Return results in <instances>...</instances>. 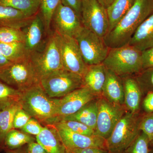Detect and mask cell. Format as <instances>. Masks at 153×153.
<instances>
[{
  "instance_id": "6da1fadb",
  "label": "cell",
  "mask_w": 153,
  "mask_h": 153,
  "mask_svg": "<svg viewBox=\"0 0 153 153\" xmlns=\"http://www.w3.org/2000/svg\"><path fill=\"white\" fill-rule=\"evenodd\" d=\"M153 12L151 0H135L133 5L104 38L109 49L128 45L140 25Z\"/></svg>"
},
{
  "instance_id": "7a4b0ae2",
  "label": "cell",
  "mask_w": 153,
  "mask_h": 153,
  "mask_svg": "<svg viewBox=\"0 0 153 153\" xmlns=\"http://www.w3.org/2000/svg\"><path fill=\"white\" fill-rule=\"evenodd\" d=\"M59 99L49 97L39 83L23 91L21 103L31 117L48 125L55 117Z\"/></svg>"
},
{
  "instance_id": "3957f363",
  "label": "cell",
  "mask_w": 153,
  "mask_h": 153,
  "mask_svg": "<svg viewBox=\"0 0 153 153\" xmlns=\"http://www.w3.org/2000/svg\"><path fill=\"white\" fill-rule=\"evenodd\" d=\"M102 63L120 76L137 74L143 70L141 52L129 45L110 49Z\"/></svg>"
},
{
  "instance_id": "277c9868",
  "label": "cell",
  "mask_w": 153,
  "mask_h": 153,
  "mask_svg": "<svg viewBox=\"0 0 153 153\" xmlns=\"http://www.w3.org/2000/svg\"><path fill=\"white\" fill-rule=\"evenodd\" d=\"M141 119L137 113L127 111L106 140L110 153H124L140 133Z\"/></svg>"
},
{
  "instance_id": "5b68a950",
  "label": "cell",
  "mask_w": 153,
  "mask_h": 153,
  "mask_svg": "<svg viewBox=\"0 0 153 153\" xmlns=\"http://www.w3.org/2000/svg\"><path fill=\"white\" fill-rule=\"evenodd\" d=\"M30 59L40 79L51 72L63 68L60 35L52 32L43 50L31 54Z\"/></svg>"
},
{
  "instance_id": "8992f818",
  "label": "cell",
  "mask_w": 153,
  "mask_h": 153,
  "mask_svg": "<svg viewBox=\"0 0 153 153\" xmlns=\"http://www.w3.org/2000/svg\"><path fill=\"white\" fill-rule=\"evenodd\" d=\"M0 80L23 91L39 84L40 78L30 57L0 69Z\"/></svg>"
},
{
  "instance_id": "52a82bcc",
  "label": "cell",
  "mask_w": 153,
  "mask_h": 153,
  "mask_svg": "<svg viewBox=\"0 0 153 153\" xmlns=\"http://www.w3.org/2000/svg\"><path fill=\"white\" fill-rule=\"evenodd\" d=\"M40 84L47 95L54 98L63 97L83 86L82 76L64 68L42 76Z\"/></svg>"
},
{
  "instance_id": "ba28073f",
  "label": "cell",
  "mask_w": 153,
  "mask_h": 153,
  "mask_svg": "<svg viewBox=\"0 0 153 153\" xmlns=\"http://www.w3.org/2000/svg\"><path fill=\"white\" fill-rule=\"evenodd\" d=\"M82 58L87 66L101 64L109 51L104 38L82 27L75 36Z\"/></svg>"
},
{
  "instance_id": "9c48e42d",
  "label": "cell",
  "mask_w": 153,
  "mask_h": 153,
  "mask_svg": "<svg viewBox=\"0 0 153 153\" xmlns=\"http://www.w3.org/2000/svg\"><path fill=\"white\" fill-rule=\"evenodd\" d=\"M97 106L95 135L106 140L126 112V108L124 105L110 102L102 96L97 98Z\"/></svg>"
},
{
  "instance_id": "30bf717a",
  "label": "cell",
  "mask_w": 153,
  "mask_h": 153,
  "mask_svg": "<svg viewBox=\"0 0 153 153\" xmlns=\"http://www.w3.org/2000/svg\"><path fill=\"white\" fill-rule=\"evenodd\" d=\"M81 20L82 26L104 38L109 30L107 10L97 0H82Z\"/></svg>"
},
{
  "instance_id": "8fae6325",
  "label": "cell",
  "mask_w": 153,
  "mask_h": 153,
  "mask_svg": "<svg viewBox=\"0 0 153 153\" xmlns=\"http://www.w3.org/2000/svg\"><path fill=\"white\" fill-rule=\"evenodd\" d=\"M97 98L85 86L73 91L59 99L55 117L49 125L57 123L63 118L74 114L89 102Z\"/></svg>"
},
{
  "instance_id": "7c38bea8",
  "label": "cell",
  "mask_w": 153,
  "mask_h": 153,
  "mask_svg": "<svg viewBox=\"0 0 153 153\" xmlns=\"http://www.w3.org/2000/svg\"><path fill=\"white\" fill-rule=\"evenodd\" d=\"M54 32L61 36L75 38L82 26L81 19L71 8L60 3L52 17Z\"/></svg>"
},
{
  "instance_id": "4fadbf2b",
  "label": "cell",
  "mask_w": 153,
  "mask_h": 153,
  "mask_svg": "<svg viewBox=\"0 0 153 153\" xmlns=\"http://www.w3.org/2000/svg\"><path fill=\"white\" fill-rule=\"evenodd\" d=\"M61 36V52L63 68L82 76L88 66L75 39Z\"/></svg>"
},
{
  "instance_id": "5bb4252c",
  "label": "cell",
  "mask_w": 153,
  "mask_h": 153,
  "mask_svg": "<svg viewBox=\"0 0 153 153\" xmlns=\"http://www.w3.org/2000/svg\"><path fill=\"white\" fill-rule=\"evenodd\" d=\"M22 30L25 33V46L30 55L42 51L49 35L46 31L44 21L39 12Z\"/></svg>"
},
{
  "instance_id": "9a60e30c",
  "label": "cell",
  "mask_w": 153,
  "mask_h": 153,
  "mask_svg": "<svg viewBox=\"0 0 153 153\" xmlns=\"http://www.w3.org/2000/svg\"><path fill=\"white\" fill-rule=\"evenodd\" d=\"M53 126L57 129L60 140L66 150L87 148H100L107 150L106 140L99 136L84 135L63 128Z\"/></svg>"
},
{
  "instance_id": "2e32d148",
  "label": "cell",
  "mask_w": 153,
  "mask_h": 153,
  "mask_svg": "<svg viewBox=\"0 0 153 153\" xmlns=\"http://www.w3.org/2000/svg\"><path fill=\"white\" fill-rule=\"evenodd\" d=\"M107 70L102 63L88 66L82 76L83 86L90 89L98 98L102 96L106 80Z\"/></svg>"
},
{
  "instance_id": "e0dca14e",
  "label": "cell",
  "mask_w": 153,
  "mask_h": 153,
  "mask_svg": "<svg viewBox=\"0 0 153 153\" xmlns=\"http://www.w3.org/2000/svg\"><path fill=\"white\" fill-rule=\"evenodd\" d=\"M102 96L112 103L124 105V91L120 76L107 69Z\"/></svg>"
},
{
  "instance_id": "ac0fdd59",
  "label": "cell",
  "mask_w": 153,
  "mask_h": 153,
  "mask_svg": "<svg viewBox=\"0 0 153 153\" xmlns=\"http://www.w3.org/2000/svg\"><path fill=\"white\" fill-rule=\"evenodd\" d=\"M128 45L141 52L153 47V12L140 25Z\"/></svg>"
},
{
  "instance_id": "d6986e66",
  "label": "cell",
  "mask_w": 153,
  "mask_h": 153,
  "mask_svg": "<svg viewBox=\"0 0 153 153\" xmlns=\"http://www.w3.org/2000/svg\"><path fill=\"white\" fill-rule=\"evenodd\" d=\"M124 91V105L129 112L137 113L139 110L142 91L135 77L133 75L120 76Z\"/></svg>"
},
{
  "instance_id": "ffe728a7",
  "label": "cell",
  "mask_w": 153,
  "mask_h": 153,
  "mask_svg": "<svg viewBox=\"0 0 153 153\" xmlns=\"http://www.w3.org/2000/svg\"><path fill=\"white\" fill-rule=\"evenodd\" d=\"M36 140L47 153H66V148L61 142L57 129L52 125L44 127L36 136Z\"/></svg>"
},
{
  "instance_id": "44dd1931",
  "label": "cell",
  "mask_w": 153,
  "mask_h": 153,
  "mask_svg": "<svg viewBox=\"0 0 153 153\" xmlns=\"http://www.w3.org/2000/svg\"><path fill=\"white\" fill-rule=\"evenodd\" d=\"M33 17H28L17 9L0 5V27L22 30L29 24Z\"/></svg>"
},
{
  "instance_id": "7402d4cb",
  "label": "cell",
  "mask_w": 153,
  "mask_h": 153,
  "mask_svg": "<svg viewBox=\"0 0 153 153\" xmlns=\"http://www.w3.org/2000/svg\"><path fill=\"white\" fill-rule=\"evenodd\" d=\"M97 98L89 102L74 114L63 118L60 120L76 121L95 130L98 114Z\"/></svg>"
},
{
  "instance_id": "603a6c76",
  "label": "cell",
  "mask_w": 153,
  "mask_h": 153,
  "mask_svg": "<svg viewBox=\"0 0 153 153\" xmlns=\"http://www.w3.org/2000/svg\"><path fill=\"white\" fill-rule=\"evenodd\" d=\"M135 0H114L106 9L109 30L111 31L117 25L133 5Z\"/></svg>"
},
{
  "instance_id": "cb8c5ba5",
  "label": "cell",
  "mask_w": 153,
  "mask_h": 153,
  "mask_svg": "<svg viewBox=\"0 0 153 153\" xmlns=\"http://www.w3.org/2000/svg\"><path fill=\"white\" fill-rule=\"evenodd\" d=\"M0 51L12 63H16L30 57V54L24 42L0 43Z\"/></svg>"
},
{
  "instance_id": "d4e9b609",
  "label": "cell",
  "mask_w": 153,
  "mask_h": 153,
  "mask_svg": "<svg viewBox=\"0 0 153 153\" xmlns=\"http://www.w3.org/2000/svg\"><path fill=\"white\" fill-rule=\"evenodd\" d=\"M22 108L21 102H19L0 111V140L3 148L6 135L13 128V123L15 115L17 111Z\"/></svg>"
},
{
  "instance_id": "484cf974",
  "label": "cell",
  "mask_w": 153,
  "mask_h": 153,
  "mask_svg": "<svg viewBox=\"0 0 153 153\" xmlns=\"http://www.w3.org/2000/svg\"><path fill=\"white\" fill-rule=\"evenodd\" d=\"M41 0H0V5L11 7L22 11L29 17L39 12Z\"/></svg>"
},
{
  "instance_id": "4316f807",
  "label": "cell",
  "mask_w": 153,
  "mask_h": 153,
  "mask_svg": "<svg viewBox=\"0 0 153 153\" xmlns=\"http://www.w3.org/2000/svg\"><path fill=\"white\" fill-rule=\"evenodd\" d=\"M35 138L31 135L16 129H12L6 135L4 141V148L15 150L26 144L34 142Z\"/></svg>"
},
{
  "instance_id": "83f0119b",
  "label": "cell",
  "mask_w": 153,
  "mask_h": 153,
  "mask_svg": "<svg viewBox=\"0 0 153 153\" xmlns=\"http://www.w3.org/2000/svg\"><path fill=\"white\" fill-rule=\"evenodd\" d=\"M23 91L0 80V111L21 102Z\"/></svg>"
},
{
  "instance_id": "f1b7e54d",
  "label": "cell",
  "mask_w": 153,
  "mask_h": 153,
  "mask_svg": "<svg viewBox=\"0 0 153 153\" xmlns=\"http://www.w3.org/2000/svg\"><path fill=\"white\" fill-rule=\"evenodd\" d=\"M61 0H41L39 13L44 21L48 35L52 33L51 30L52 17Z\"/></svg>"
},
{
  "instance_id": "f546056e",
  "label": "cell",
  "mask_w": 153,
  "mask_h": 153,
  "mask_svg": "<svg viewBox=\"0 0 153 153\" xmlns=\"http://www.w3.org/2000/svg\"><path fill=\"white\" fill-rule=\"evenodd\" d=\"M52 125L63 128L75 133L84 135L91 136L95 135L94 129L84 124L76 121L62 120L52 124Z\"/></svg>"
},
{
  "instance_id": "4dcf8cb0",
  "label": "cell",
  "mask_w": 153,
  "mask_h": 153,
  "mask_svg": "<svg viewBox=\"0 0 153 153\" xmlns=\"http://www.w3.org/2000/svg\"><path fill=\"white\" fill-rule=\"evenodd\" d=\"M25 33L22 29L0 27V43H25Z\"/></svg>"
},
{
  "instance_id": "1f68e13d",
  "label": "cell",
  "mask_w": 153,
  "mask_h": 153,
  "mask_svg": "<svg viewBox=\"0 0 153 153\" xmlns=\"http://www.w3.org/2000/svg\"><path fill=\"white\" fill-rule=\"evenodd\" d=\"M136 75L135 77L142 92H153V67L143 69Z\"/></svg>"
},
{
  "instance_id": "d6a6232c",
  "label": "cell",
  "mask_w": 153,
  "mask_h": 153,
  "mask_svg": "<svg viewBox=\"0 0 153 153\" xmlns=\"http://www.w3.org/2000/svg\"><path fill=\"white\" fill-rule=\"evenodd\" d=\"M149 145L147 136L140 131L136 138L124 153H149Z\"/></svg>"
},
{
  "instance_id": "836d02e7",
  "label": "cell",
  "mask_w": 153,
  "mask_h": 153,
  "mask_svg": "<svg viewBox=\"0 0 153 153\" xmlns=\"http://www.w3.org/2000/svg\"><path fill=\"white\" fill-rule=\"evenodd\" d=\"M140 130L147 136L150 144H153V112L148 114L141 119Z\"/></svg>"
},
{
  "instance_id": "e575fe53",
  "label": "cell",
  "mask_w": 153,
  "mask_h": 153,
  "mask_svg": "<svg viewBox=\"0 0 153 153\" xmlns=\"http://www.w3.org/2000/svg\"><path fill=\"white\" fill-rule=\"evenodd\" d=\"M31 116L22 108L18 110L14 116L13 127L14 129H22L31 118Z\"/></svg>"
},
{
  "instance_id": "d590c367",
  "label": "cell",
  "mask_w": 153,
  "mask_h": 153,
  "mask_svg": "<svg viewBox=\"0 0 153 153\" xmlns=\"http://www.w3.org/2000/svg\"><path fill=\"white\" fill-rule=\"evenodd\" d=\"M36 119L31 117L25 126L21 129V130L29 134L36 136L41 133L44 127Z\"/></svg>"
},
{
  "instance_id": "8d00e7d4",
  "label": "cell",
  "mask_w": 153,
  "mask_h": 153,
  "mask_svg": "<svg viewBox=\"0 0 153 153\" xmlns=\"http://www.w3.org/2000/svg\"><path fill=\"white\" fill-rule=\"evenodd\" d=\"M143 70L153 67V47L141 52Z\"/></svg>"
},
{
  "instance_id": "74e56055",
  "label": "cell",
  "mask_w": 153,
  "mask_h": 153,
  "mask_svg": "<svg viewBox=\"0 0 153 153\" xmlns=\"http://www.w3.org/2000/svg\"><path fill=\"white\" fill-rule=\"evenodd\" d=\"M61 1L64 5L69 7L74 10L81 19L82 0H61Z\"/></svg>"
},
{
  "instance_id": "f35d334b",
  "label": "cell",
  "mask_w": 153,
  "mask_h": 153,
  "mask_svg": "<svg viewBox=\"0 0 153 153\" xmlns=\"http://www.w3.org/2000/svg\"><path fill=\"white\" fill-rule=\"evenodd\" d=\"M68 153H110L106 149L97 148H87L66 150Z\"/></svg>"
},
{
  "instance_id": "ab89813d",
  "label": "cell",
  "mask_w": 153,
  "mask_h": 153,
  "mask_svg": "<svg viewBox=\"0 0 153 153\" xmlns=\"http://www.w3.org/2000/svg\"><path fill=\"white\" fill-rule=\"evenodd\" d=\"M143 106L145 110L149 113L153 112V92L147 94L143 102Z\"/></svg>"
},
{
  "instance_id": "60d3db41",
  "label": "cell",
  "mask_w": 153,
  "mask_h": 153,
  "mask_svg": "<svg viewBox=\"0 0 153 153\" xmlns=\"http://www.w3.org/2000/svg\"><path fill=\"white\" fill-rule=\"evenodd\" d=\"M27 152L28 153H47L40 144L34 142L28 144Z\"/></svg>"
},
{
  "instance_id": "b9f144b4",
  "label": "cell",
  "mask_w": 153,
  "mask_h": 153,
  "mask_svg": "<svg viewBox=\"0 0 153 153\" xmlns=\"http://www.w3.org/2000/svg\"><path fill=\"white\" fill-rule=\"evenodd\" d=\"M10 62L0 51V69L4 68L10 64Z\"/></svg>"
},
{
  "instance_id": "7bdbcfd3",
  "label": "cell",
  "mask_w": 153,
  "mask_h": 153,
  "mask_svg": "<svg viewBox=\"0 0 153 153\" xmlns=\"http://www.w3.org/2000/svg\"><path fill=\"white\" fill-rule=\"evenodd\" d=\"M98 2L104 7L105 8L107 9L111 4L114 0H97Z\"/></svg>"
},
{
  "instance_id": "ee69618b",
  "label": "cell",
  "mask_w": 153,
  "mask_h": 153,
  "mask_svg": "<svg viewBox=\"0 0 153 153\" xmlns=\"http://www.w3.org/2000/svg\"><path fill=\"white\" fill-rule=\"evenodd\" d=\"M6 153H22L15 150H10L6 149Z\"/></svg>"
},
{
  "instance_id": "f6af8a7d",
  "label": "cell",
  "mask_w": 153,
  "mask_h": 153,
  "mask_svg": "<svg viewBox=\"0 0 153 153\" xmlns=\"http://www.w3.org/2000/svg\"><path fill=\"white\" fill-rule=\"evenodd\" d=\"M152 145H153V144ZM149 153H153V147L152 149V150H150L149 149Z\"/></svg>"
},
{
  "instance_id": "bcb514c9",
  "label": "cell",
  "mask_w": 153,
  "mask_h": 153,
  "mask_svg": "<svg viewBox=\"0 0 153 153\" xmlns=\"http://www.w3.org/2000/svg\"><path fill=\"white\" fill-rule=\"evenodd\" d=\"M3 149V146H2L1 143V140H0V149Z\"/></svg>"
},
{
  "instance_id": "7dc6e473",
  "label": "cell",
  "mask_w": 153,
  "mask_h": 153,
  "mask_svg": "<svg viewBox=\"0 0 153 153\" xmlns=\"http://www.w3.org/2000/svg\"><path fill=\"white\" fill-rule=\"evenodd\" d=\"M151 1H152V7H153V0H151Z\"/></svg>"
},
{
  "instance_id": "c3c4849f",
  "label": "cell",
  "mask_w": 153,
  "mask_h": 153,
  "mask_svg": "<svg viewBox=\"0 0 153 153\" xmlns=\"http://www.w3.org/2000/svg\"><path fill=\"white\" fill-rule=\"evenodd\" d=\"M66 153H68V152H67V151H66Z\"/></svg>"
}]
</instances>
